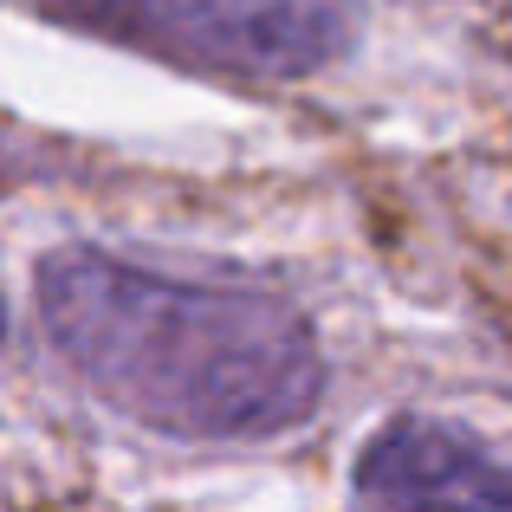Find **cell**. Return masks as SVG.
Instances as JSON below:
<instances>
[{
  "mask_svg": "<svg viewBox=\"0 0 512 512\" xmlns=\"http://www.w3.org/2000/svg\"><path fill=\"white\" fill-rule=\"evenodd\" d=\"M33 305L78 383L156 435L273 441L325 402L312 318L247 279H188L72 240L39 253Z\"/></svg>",
  "mask_w": 512,
  "mask_h": 512,
  "instance_id": "1",
  "label": "cell"
},
{
  "mask_svg": "<svg viewBox=\"0 0 512 512\" xmlns=\"http://www.w3.org/2000/svg\"><path fill=\"white\" fill-rule=\"evenodd\" d=\"M72 33L214 78H312L357 46V0H39Z\"/></svg>",
  "mask_w": 512,
  "mask_h": 512,
  "instance_id": "2",
  "label": "cell"
},
{
  "mask_svg": "<svg viewBox=\"0 0 512 512\" xmlns=\"http://www.w3.org/2000/svg\"><path fill=\"white\" fill-rule=\"evenodd\" d=\"M370 512H512V461L441 415H396L357 454Z\"/></svg>",
  "mask_w": 512,
  "mask_h": 512,
  "instance_id": "3",
  "label": "cell"
},
{
  "mask_svg": "<svg viewBox=\"0 0 512 512\" xmlns=\"http://www.w3.org/2000/svg\"><path fill=\"white\" fill-rule=\"evenodd\" d=\"M0 344H7V305H0Z\"/></svg>",
  "mask_w": 512,
  "mask_h": 512,
  "instance_id": "4",
  "label": "cell"
}]
</instances>
